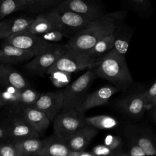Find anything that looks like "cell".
I'll use <instances>...</instances> for the list:
<instances>
[{
	"instance_id": "obj_1",
	"label": "cell",
	"mask_w": 156,
	"mask_h": 156,
	"mask_svg": "<svg viewBox=\"0 0 156 156\" xmlns=\"http://www.w3.org/2000/svg\"><path fill=\"white\" fill-rule=\"evenodd\" d=\"M122 18L121 12L105 13L74 33L68 45L75 50L87 52L103 37L113 32Z\"/></svg>"
},
{
	"instance_id": "obj_2",
	"label": "cell",
	"mask_w": 156,
	"mask_h": 156,
	"mask_svg": "<svg viewBox=\"0 0 156 156\" xmlns=\"http://www.w3.org/2000/svg\"><path fill=\"white\" fill-rule=\"evenodd\" d=\"M92 68L96 77L108 80L119 90H126L133 82L125 57L113 48L98 57Z\"/></svg>"
},
{
	"instance_id": "obj_3",
	"label": "cell",
	"mask_w": 156,
	"mask_h": 156,
	"mask_svg": "<svg viewBox=\"0 0 156 156\" xmlns=\"http://www.w3.org/2000/svg\"><path fill=\"white\" fill-rule=\"evenodd\" d=\"M96 77L93 69L88 68L75 81L65 87L63 90L64 102L62 112L76 110L81 113V108L87 95L88 89Z\"/></svg>"
},
{
	"instance_id": "obj_4",
	"label": "cell",
	"mask_w": 156,
	"mask_h": 156,
	"mask_svg": "<svg viewBox=\"0 0 156 156\" xmlns=\"http://www.w3.org/2000/svg\"><path fill=\"white\" fill-rule=\"evenodd\" d=\"M96 58L88 52L75 50L68 46L67 50L46 71L49 74L52 71L61 70L69 73L77 72L91 68Z\"/></svg>"
},
{
	"instance_id": "obj_5",
	"label": "cell",
	"mask_w": 156,
	"mask_h": 156,
	"mask_svg": "<svg viewBox=\"0 0 156 156\" xmlns=\"http://www.w3.org/2000/svg\"><path fill=\"white\" fill-rule=\"evenodd\" d=\"M5 41L21 49L31 51L35 56L60 46L55 43L44 40L40 35L27 30L11 35L5 39Z\"/></svg>"
},
{
	"instance_id": "obj_6",
	"label": "cell",
	"mask_w": 156,
	"mask_h": 156,
	"mask_svg": "<svg viewBox=\"0 0 156 156\" xmlns=\"http://www.w3.org/2000/svg\"><path fill=\"white\" fill-rule=\"evenodd\" d=\"M53 122L54 133L65 141L86 124L84 115L76 110L62 112Z\"/></svg>"
},
{
	"instance_id": "obj_7",
	"label": "cell",
	"mask_w": 156,
	"mask_h": 156,
	"mask_svg": "<svg viewBox=\"0 0 156 156\" xmlns=\"http://www.w3.org/2000/svg\"><path fill=\"white\" fill-rule=\"evenodd\" d=\"M51 11L61 29L68 35L73 34L94 20L69 10L60 9L57 7Z\"/></svg>"
},
{
	"instance_id": "obj_8",
	"label": "cell",
	"mask_w": 156,
	"mask_h": 156,
	"mask_svg": "<svg viewBox=\"0 0 156 156\" xmlns=\"http://www.w3.org/2000/svg\"><path fill=\"white\" fill-rule=\"evenodd\" d=\"M63 102V90L52 91L40 94L38 100L31 106L43 111L51 122L62 112Z\"/></svg>"
},
{
	"instance_id": "obj_9",
	"label": "cell",
	"mask_w": 156,
	"mask_h": 156,
	"mask_svg": "<svg viewBox=\"0 0 156 156\" xmlns=\"http://www.w3.org/2000/svg\"><path fill=\"white\" fill-rule=\"evenodd\" d=\"M68 45L57 48L34 56L24 65V68L34 74H42L67 50Z\"/></svg>"
},
{
	"instance_id": "obj_10",
	"label": "cell",
	"mask_w": 156,
	"mask_h": 156,
	"mask_svg": "<svg viewBox=\"0 0 156 156\" xmlns=\"http://www.w3.org/2000/svg\"><path fill=\"white\" fill-rule=\"evenodd\" d=\"M56 7L93 19L105 14L102 5L95 0H63Z\"/></svg>"
},
{
	"instance_id": "obj_11",
	"label": "cell",
	"mask_w": 156,
	"mask_h": 156,
	"mask_svg": "<svg viewBox=\"0 0 156 156\" xmlns=\"http://www.w3.org/2000/svg\"><path fill=\"white\" fill-rule=\"evenodd\" d=\"M149 101L146 97L144 92L130 94L121 99L116 102V106L125 115L138 118L144 111L149 108Z\"/></svg>"
},
{
	"instance_id": "obj_12",
	"label": "cell",
	"mask_w": 156,
	"mask_h": 156,
	"mask_svg": "<svg viewBox=\"0 0 156 156\" xmlns=\"http://www.w3.org/2000/svg\"><path fill=\"white\" fill-rule=\"evenodd\" d=\"M7 122L12 142L31 138H38L40 136L39 133L24 119L21 115L15 116L7 121Z\"/></svg>"
},
{
	"instance_id": "obj_13",
	"label": "cell",
	"mask_w": 156,
	"mask_h": 156,
	"mask_svg": "<svg viewBox=\"0 0 156 156\" xmlns=\"http://www.w3.org/2000/svg\"><path fill=\"white\" fill-rule=\"evenodd\" d=\"M119 91V89L115 85H106L87 94L81 108V113L84 115L90 108L107 104L110 98Z\"/></svg>"
},
{
	"instance_id": "obj_14",
	"label": "cell",
	"mask_w": 156,
	"mask_h": 156,
	"mask_svg": "<svg viewBox=\"0 0 156 156\" xmlns=\"http://www.w3.org/2000/svg\"><path fill=\"white\" fill-rule=\"evenodd\" d=\"M34 56L32 52L6 42L0 49V62L7 65L19 64L31 60Z\"/></svg>"
},
{
	"instance_id": "obj_15",
	"label": "cell",
	"mask_w": 156,
	"mask_h": 156,
	"mask_svg": "<svg viewBox=\"0 0 156 156\" xmlns=\"http://www.w3.org/2000/svg\"><path fill=\"white\" fill-rule=\"evenodd\" d=\"M126 133L127 138L132 139L140 145L146 155H156V137L134 126L129 127Z\"/></svg>"
},
{
	"instance_id": "obj_16",
	"label": "cell",
	"mask_w": 156,
	"mask_h": 156,
	"mask_svg": "<svg viewBox=\"0 0 156 156\" xmlns=\"http://www.w3.org/2000/svg\"><path fill=\"white\" fill-rule=\"evenodd\" d=\"M0 86L14 87L19 90L29 87V83L25 77L10 66L0 64Z\"/></svg>"
},
{
	"instance_id": "obj_17",
	"label": "cell",
	"mask_w": 156,
	"mask_h": 156,
	"mask_svg": "<svg viewBox=\"0 0 156 156\" xmlns=\"http://www.w3.org/2000/svg\"><path fill=\"white\" fill-rule=\"evenodd\" d=\"M70 151L66 141L54 133L43 140V146L36 156H68Z\"/></svg>"
},
{
	"instance_id": "obj_18",
	"label": "cell",
	"mask_w": 156,
	"mask_h": 156,
	"mask_svg": "<svg viewBox=\"0 0 156 156\" xmlns=\"http://www.w3.org/2000/svg\"><path fill=\"white\" fill-rule=\"evenodd\" d=\"M98 129L86 124L66 141L68 147L71 151L85 150L92 139L97 135Z\"/></svg>"
},
{
	"instance_id": "obj_19",
	"label": "cell",
	"mask_w": 156,
	"mask_h": 156,
	"mask_svg": "<svg viewBox=\"0 0 156 156\" xmlns=\"http://www.w3.org/2000/svg\"><path fill=\"white\" fill-rule=\"evenodd\" d=\"M21 116L40 135L48 128L51 122L43 111L32 106L26 107L21 112Z\"/></svg>"
},
{
	"instance_id": "obj_20",
	"label": "cell",
	"mask_w": 156,
	"mask_h": 156,
	"mask_svg": "<svg viewBox=\"0 0 156 156\" xmlns=\"http://www.w3.org/2000/svg\"><path fill=\"white\" fill-rule=\"evenodd\" d=\"M33 18L16 17L0 22V39H7L11 35L27 30Z\"/></svg>"
},
{
	"instance_id": "obj_21",
	"label": "cell",
	"mask_w": 156,
	"mask_h": 156,
	"mask_svg": "<svg viewBox=\"0 0 156 156\" xmlns=\"http://www.w3.org/2000/svg\"><path fill=\"white\" fill-rule=\"evenodd\" d=\"M55 29L63 30L52 12L49 11L41 13L34 19L27 30L40 35Z\"/></svg>"
},
{
	"instance_id": "obj_22",
	"label": "cell",
	"mask_w": 156,
	"mask_h": 156,
	"mask_svg": "<svg viewBox=\"0 0 156 156\" xmlns=\"http://www.w3.org/2000/svg\"><path fill=\"white\" fill-rule=\"evenodd\" d=\"M0 89L4 107H8L12 113H21L24 109L20 101V90L12 86L1 87Z\"/></svg>"
},
{
	"instance_id": "obj_23",
	"label": "cell",
	"mask_w": 156,
	"mask_h": 156,
	"mask_svg": "<svg viewBox=\"0 0 156 156\" xmlns=\"http://www.w3.org/2000/svg\"><path fill=\"white\" fill-rule=\"evenodd\" d=\"M114 33L115 44L113 48L119 54L125 57L132 35L131 30L127 29V27L124 28L119 23L115 29Z\"/></svg>"
},
{
	"instance_id": "obj_24",
	"label": "cell",
	"mask_w": 156,
	"mask_h": 156,
	"mask_svg": "<svg viewBox=\"0 0 156 156\" xmlns=\"http://www.w3.org/2000/svg\"><path fill=\"white\" fill-rule=\"evenodd\" d=\"M21 156L36 155L43 146V140L38 138H31L14 142Z\"/></svg>"
},
{
	"instance_id": "obj_25",
	"label": "cell",
	"mask_w": 156,
	"mask_h": 156,
	"mask_svg": "<svg viewBox=\"0 0 156 156\" xmlns=\"http://www.w3.org/2000/svg\"><path fill=\"white\" fill-rule=\"evenodd\" d=\"M114 44L115 33L113 32L101 38L87 52L91 56L97 58L111 50L114 47Z\"/></svg>"
},
{
	"instance_id": "obj_26",
	"label": "cell",
	"mask_w": 156,
	"mask_h": 156,
	"mask_svg": "<svg viewBox=\"0 0 156 156\" xmlns=\"http://www.w3.org/2000/svg\"><path fill=\"white\" fill-rule=\"evenodd\" d=\"M86 124L100 129H112L119 125V121L113 116L101 115L85 117Z\"/></svg>"
},
{
	"instance_id": "obj_27",
	"label": "cell",
	"mask_w": 156,
	"mask_h": 156,
	"mask_svg": "<svg viewBox=\"0 0 156 156\" xmlns=\"http://www.w3.org/2000/svg\"><path fill=\"white\" fill-rule=\"evenodd\" d=\"M27 7L23 0H0V20Z\"/></svg>"
},
{
	"instance_id": "obj_28",
	"label": "cell",
	"mask_w": 156,
	"mask_h": 156,
	"mask_svg": "<svg viewBox=\"0 0 156 156\" xmlns=\"http://www.w3.org/2000/svg\"><path fill=\"white\" fill-rule=\"evenodd\" d=\"M71 75L72 73L56 70L49 74V79L55 87L63 88L69 84Z\"/></svg>"
},
{
	"instance_id": "obj_29",
	"label": "cell",
	"mask_w": 156,
	"mask_h": 156,
	"mask_svg": "<svg viewBox=\"0 0 156 156\" xmlns=\"http://www.w3.org/2000/svg\"><path fill=\"white\" fill-rule=\"evenodd\" d=\"M40 96V93L34 89L27 87L20 90V101L22 106L24 108L26 107L31 106L34 104Z\"/></svg>"
},
{
	"instance_id": "obj_30",
	"label": "cell",
	"mask_w": 156,
	"mask_h": 156,
	"mask_svg": "<svg viewBox=\"0 0 156 156\" xmlns=\"http://www.w3.org/2000/svg\"><path fill=\"white\" fill-rule=\"evenodd\" d=\"M63 0H34L27 7L32 12H39L57 5Z\"/></svg>"
},
{
	"instance_id": "obj_31",
	"label": "cell",
	"mask_w": 156,
	"mask_h": 156,
	"mask_svg": "<svg viewBox=\"0 0 156 156\" xmlns=\"http://www.w3.org/2000/svg\"><path fill=\"white\" fill-rule=\"evenodd\" d=\"M104 144L107 146L110 149L119 152L121 156L126 155L125 153L122 152V138L117 135H108L104 139Z\"/></svg>"
},
{
	"instance_id": "obj_32",
	"label": "cell",
	"mask_w": 156,
	"mask_h": 156,
	"mask_svg": "<svg viewBox=\"0 0 156 156\" xmlns=\"http://www.w3.org/2000/svg\"><path fill=\"white\" fill-rule=\"evenodd\" d=\"M0 156H21L14 142L0 143Z\"/></svg>"
},
{
	"instance_id": "obj_33",
	"label": "cell",
	"mask_w": 156,
	"mask_h": 156,
	"mask_svg": "<svg viewBox=\"0 0 156 156\" xmlns=\"http://www.w3.org/2000/svg\"><path fill=\"white\" fill-rule=\"evenodd\" d=\"M68 35H69L67 33H66L63 30L59 29L52 30L41 35H40V36L44 40L52 43L61 41L64 37H68Z\"/></svg>"
},
{
	"instance_id": "obj_34",
	"label": "cell",
	"mask_w": 156,
	"mask_h": 156,
	"mask_svg": "<svg viewBox=\"0 0 156 156\" xmlns=\"http://www.w3.org/2000/svg\"><path fill=\"white\" fill-rule=\"evenodd\" d=\"M92 152L95 156H102V155H110V156H121V154L110 149L105 144H98L95 146L93 149Z\"/></svg>"
},
{
	"instance_id": "obj_35",
	"label": "cell",
	"mask_w": 156,
	"mask_h": 156,
	"mask_svg": "<svg viewBox=\"0 0 156 156\" xmlns=\"http://www.w3.org/2000/svg\"><path fill=\"white\" fill-rule=\"evenodd\" d=\"M133 9L140 13L146 12L150 9L149 0H128Z\"/></svg>"
},
{
	"instance_id": "obj_36",
	"label": "cell",
	"mask_w": 156,
	"mask_h": 156,
	"mask_svg": "<svg viewBox=\"0 0 156 156\" xmlns=\"http://www.w3.org/2000/svg\"><path fill=\"white\" fill-rule=\"evenodd\" d=\"M129 139V151L127 155L130 156H144L146 155L144 151L140 145L131 138Z\"/></svg>"
},
{
	"instance_id": "obj_37",
	"label": "cell",
	"mask_w": 156,
	"mask_h": 156,
	"mask_svg": "<svg viewBox=\"0 0 156 156\" xmlns=\"http://www.w3.org/2000/svg\"><path fill=\"white\" fill-rule=\"evenodd\" d=\"M12 142L11 140L7 121L0 122V143Z\"/></svg>"
},
{
	"instance_id": "obj_38",
	"label": "cell",
	"mask_w": 156,
	"mask_h": 156,
	"mask_svg": "<svg viewBox=\"0 0 156 156\" xmlns=\"http://www.w3.org/2000/svg\"><path fill=\"white\" fill-rule=\"evenodd\" d=\"M144 93L149 102L152 98L155 97L156 96V81L154 82V84L151 85V87L148 90L144 91Z\"/></svg>"
},
{
	"instance_id": "obj_39",
	"label": "cell",
	"mask_w": 156,
	"mask_h": 156,
	"mask_svg": "<svg viewBox=\"0 0 156 156\" xmlns=\"http://www.w3.org/2000/svg\"><path fill=\"white\" fill-rule=\"evenodd\" d=\"M68 156H95L92 151H86L85 150L80 151H71Z\"/></svg>"
},
{
	"instance_id": "obj_40",
	"label": "cell",
	"mask_w": 156,
	"mask_h": 156,
	"mask_svg": "<svg viewBox=\"0 0 156 156\" xmlns=\"http://www.w3.org/2000/svg\"><path fill=\"white\" fill-rule=\"evenodd\" d=\"M149 108L151 110L152 116L156 122V96L152 98L149 102Z\"/></svg>"
},
{
	"instance_id": "obj_41",
	"label": "cell",
	"mask_w": 156,
	"mask_h": 156,
	"mask_svg": "<svg viewBox=\"0 0 156 156\" xmlns=\"http://www.w3.org/2000/svg\"><path fill=\"white\" fill-rule=\"evenodd\" d=\"M23 1H24L27 5H28V7L32 3V2L34 1V0H23Z\"/></svg>"
},
{
	"instance_id": "obj_42",
	"label": "cell",
	"mask_w": 156,
	"mask_h": 156,
	"mask_svg": "<svg viewBox=\"0 0 156 156\" xmlns=\"http://www.w3.org/2000/svg\"><path fill=\"white\" fill-rule=\"evenodd\" d=\"M0 105L2 107H4V102H3V99L2 98V96H1V90H0Z\"/></svg>"
},
{
	"instance_id": "obj_43",
	"label": "cell",
	"mask_w": 156,
	"mask_h": 156,
	"mask_svg": "<svg viewBox=\"0 0 156 156\" xmlns=\"http://www.w3.org/2000/svg\"><path fill=\"white\" fill-rule=\"evenodd\" d=\"M1 107H2V106H1V105H0V108H1Z\"/></svg>"
}]
</instances>
